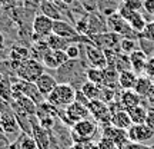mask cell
I'll return each instance as SVG.
<instances>
[{"mask_svg":"<svg viewBox=\"0 0 154 149\" xmlns=\"http://www.w3.org/2000/svg\"><path fill=\"white\" fill-rule=\"evenodd\" d=\"M76 89L70 83H57V86L46 99H47V103H50L53 108L66 109L67 106L72 105L76 100Z\"/></svg>","mask_w":154,"mask_h":149,"instance_id":"1","label":"cell"},{"mask_svg":"<svg viewBox=\"0 0 154 149\" xmlns=\"http://www.w3.org/2000/svg\"><path fill=\"white\" fill-rule=\"evenodd\" d=\"M96 132H97V125L90 119H83L73 125L70 135H72L73 144L86 145L88 142H93Z\"/></svg>","mask_w":154,"mask_h":149,"instance_id":"2","label":"cell"},{"mask_svg":"<svg viewBox=\"0 0 154 149\" xmlns=\"http://www.w3.org/2000/svg\"><path fill=\"white\" fill-rule=\"evenodd\" d=\"M14 70H16L19 79H22L27 83H36V80L44 73V66L43 63L30 57L27 60L22 62L20 65H17L14 67Z\"/></svg>","mask_w":154,"mask_h":149,"instance_id":"3","label":"cell"},{"mask_svg":"<svg viewBox=\"0 0 154 149\" xmlns=\"http://www.w3.org/2000/svg\"><path fill=\"white\" fill-rule=\"evenodd\" d=\"M107 28L110 29V32H114L121 37H133L136 33L131 29V26L128 24V22L119 11H116L111 16L107 17Z\"/></svg>","mask_w":154,"mask_h":149,"instance_id":"4","label":"cell"},{"mask_svg":"<svg viewBox=\"0 0 154 149\" xmlns=\"http://www.w3.org/2000/svg\"><path fill=\"white\" fill-rule=\"evenodd\" d=\"M87 108H88V111H90V115H93V118L96 121L103 123L104 126L110 125L113 112H111L109 103L103 102L101 99H96V100H90Z\"/></svg>","mask_w":154,"mask_h":149,"instance_id":"5","label":"cell"},{"mask_svg":"<svg viewBox=\"0 0 154 149\" xmlns=\"http://www.w3.org/2000/svg\"><path fill=\"white\" fill-rule=\"evenodd\" d=\"M117 11L128 22V24L131 26V29L136 33L140 34L146 29V26H147V22H146L144 16L138 10H133L130 7H127L126 5H123V6H120V9Z\"/></svg>","mask_w":154,"mask_h":149,"instance_id":"6","label":"cell"},{"mask_svg":"<svg viewBox=\"0 0 154 149\" xmlns=\"http://www.w3.org/2000/svg\"><path fill=\"white\" fill-rule=\"evenodd\" d=\"M127 133H128V141L133 142V144H138V145L147 144V142H150L154 138V131L150 126H147L146 123L133 125L127 131Z\"/></svg>","mask_w":154,"mask_h":149,"instance_id":"7","label":"cell"},{"mask_svg":"<svg viewBox=\"0 0 154 149\" xmlns=\"http://www.w3.org/2000/svg\"><path fill=\"white\" fill-rule=\"evenodd\" d=\"M64 115H66V122L73 126L77 122L87 119V116L90 115V111H88L87 105H84L79 100H74L72 105H69L64 109Z\"/></svg>","mask_w":154,"mask_h":149,"instance_id":"8","label":"cell"},{"mask_svg":"<svg viewBox=\"0 0 154 149\" xmlns=\"http://www.w3.org/2000/svg\"><path fill=\"white\" fill-rule=\"evenodd\" d=\"M93 43L100 47V49H116L117 46L120 47V42H121V36H119L114 32H107V33H96V34H90Z\"/></svg>","mask_w":154,"mask_h":149,"instance_id":"9","label":"cell"},{"mask_svg":"<svg viewBox=\"0 0 154 149\" xmlns=\"http://www.w3.org/2000/svg\"><path fill=\"white\" fill-rule=\"evenodd\" d=\"M42 62H43V66L49 69H60L69 62V57L66 55V50H49L42 57Z\"/></svg>","mask_w":154,"mask_h":149,"instance_id":"10","label":"cell"},{"mask_svg":"<svg viewBox=\"0 0 154 149\" xmlns=\"http://www.w3.org/2000/svg\"><path fill=\"white\" fill-rule=\"evenodd\" d=\"M84 49H86L87 60L90 62L91 66L99 67V69H104V67H107V60H106V56H104V50L97 47L94 43L86 44Z\"/></svg>","mask_w":154,"mask_h":149,"instance_id":"11","label":"cell"},{"mask_svg":"<svg viewBox=\"0 0 154 149\" xmlns=\"http://www.w3.org/2000/svg\"><path fill=\"white\" fill-rule=\"evenodd\" d=\"M53 22L54 20L40 13L33 20V32L38 37H49L53 33Z\"/></svg>","mask_w":154,"mask_h":149,"instance_id":"12","label":"cell"},{"mask_svg":"<svg viewBox=\"0 0 154 149\" xmlns=\"http://www.w3.org/2000/svg\"><path fill=\"white\" fill-rule=\"evenodd\" d=\"M103 136H107L110 138L113 142L116 144L117 149H121L124 145H127L130 141H128V133L124 129H119V128H114L111 125H107L104 126V131H103Z\"/></svg>","mask_w":154,"mask_h":149,"instance_id":"13","label":"cell"},{"mask_svg":"<svg viewBox=\"0 0 154 149\" xmlns=\"http://www.w3.org/2000/svg\"><path fill=\"white\" fill-rule=\"evenodd\" d=\"M14 109H16L17 115H23V116H32L36 115L37 112V103L33 102V100L27 98V96H20L14 100Z\"/></svg>","mask_w":154,"mask_h":149,"instance_id":"14","label":"cell"},{"mask_svg":"<svg viewBox=\"0 0 154 149\" xmlns=\"http://www.w3.org/2000/svg\"><path fill=\"white\" fill-rule=\"evenodd\" d=\"M53 33L63 39L70 40V39L76 37L77 34H79V32H77V29L73 28L70 23H67L66 20L60 19V20H54L53 22Z\"/></svg>","mask_w":154,"mask_h":149,"instance_id":"15","label":"cell"},{"mask_svg":"<svg viewBox=\"0 0 154 149\" xmlns=\"http://www.w3.org/2000/svg\"><path fill=\"white\" fill-rule=\"evenodd\" d=\"M0 125H2V129H3V132H5L6 135L13 136V135L20 133V125H19V122H17L16 115H13L11 112L2 115V118H0Z\"/></svg>","mask_w":154,"mask_h":149,"instance_id":"16","label":"cell"},{"mask_svg":"<svg viewBox=\"0 0 154 149\" xmlns=\"http://www.w3.org/2000/svg\"><path fill=\"white\" fill-rule=\"evenodd\" d=\"M110 125L114 128H119V129L128 131V129L133 126V122H131L130 115H128V112H127L126 109H117V111H114L113 115H111Z\"/></svg>","mask_w":154,"mask_h":149,"instance_id":"17","label":"cell"},{"mask_svg":"<svg viewBox=\"0 0 154 149\" xmlns=\"http://www.w3.org/2000/svg\"><path fill=\"white\" fill-rule=\"evenodd\" d=\"M130 56V62H131V70L137 75H141L143 72H146V66L149 62V56L144 53L141 49L134 50Z\"/></svg>","mask_w":154,"mask_h":149,"instance_id":"18","label":"cell"},{"mask_svg":"<svg viewBox=\"0 0 154 149\" xmlns=\"http://www.w3.org/2000/svg\"><path fill=\"white\" fill-rule=\"evenodd\" d=\"M141 96L137 95V92L131 89V90H123L121 92V96H120V105H121V109H131V108H136L141 103Z\"/></svg>","mask_w":154,"mask_h":149,"instance_id":"19","label":"cell"},{"mask_svg":"<svg viewBox=\"0 0 154 149\" xmlns=\"http://www.w3.org/2000/svg\"><path fill=\"white\" fill-rule=\"evenodd\" d=\"M36 86H37V89L40 90V93L47 98V96L53 92V89L57 86V80H56L51 75H49V73H43V75L36 80Z\"/></svg>","mask_w":154,"mask_h":149,"instance_id":"20","label":"cell"},{"mask_svg":"<svg viewBox=\"0 0 154 149\" xmlns=\"http://www.w3.org/2000/svg\"><path fill=\"white\" fill-rule=\"evenodd\" d=\"M138 80V75L133 70H124L119 75V86L123 90H131L136 88V83Z\"/></svg>","mask_w":154,"mask_h":149,"instance_id":"21","label":"cell"},{"mask_svg":"<svg viewBox=\"0 0 154 149\" xmlns=\"http://www.w3.org/2000/svg\"><path fill=\"white\" fill-rule=\"evenodd\" d=\"M80 92L87 98L88 102L101 98V86H99V85H96V83H93V82H90V80L83 83Z\"/></svg>","mask_w":154,"mask_h":149,"instance_id":"22","label":"cell"},{"mask_svg":"<svg viewBox=\"0 0 154 149\" xmlns=\"http://www.w3.org/2000/svg\"><path fill=\"white\" fill-rule=\"evenodd\" d=\"M151 89H153V80L149 76H138V80L136 83L134 90L140 95L141 98H149L151 95Z\"/></svg>","mask_w":154,"mask_h":149,"instance_id":"23","label":"cell"},{"mask_svg":"<svg viewBox=\"0 0 154 149\" xmlns=\"http://www.w3.org/2000/svg\"><path fill=\"white\" fill-rule=\"evenodd\" d=\"M40 9H42V15L50 17L51 20H60L61 19V15H60L59 7H57L53 2H50V0H42V3H40Z\"/></svg>","mask_w":154,"mask_h":149,"instance_id":"24","label":"cell"},{"mask_svg":"<svg viewBox=\"0 0 154 149\" xmlns=\"http://www.w3.org/2000/svg\"><path fill=\"white\" fill-rule=\"evenodd\" d=\"M10 59L13 60V66L16 67L22 62L30 59V50L27 47H24V46H14L10 50Z\"/></svg>","mask_w":154,"mask_h":149,"instance_id":"25","label":"cell"},{"mask_svg":"<svg viewBox=\"0 0 154 149\" xmlns=\"http://www.w3.org/2000/svg\"><path fill=\"white\" fill-rule=\"evenodd\" d=\"M127 112H128V115H130V118H131L133 125H141V123H146L149 111H147L144 106L138 105V106H136V108L128 109Z\"/></svg>","mask_w":154,"mask_h":149,"instance_id":"26","label":"cell"},{"mask_svg":"<svg viewBox=\"0 0 154 149\" xmlns=\"http://www.w3.org/2000/svg\"><path fill=\"white\" fill-rule=\"evenodd\" d=\"M23 95L27 96V98H30V99L33 100V102H36L37 105L43 102V95L40 93V90L37 89L36 83L24 82V86H23Z\"/></svg>","mask_w":154,"mask_h":149,"instance_id":"27","label":"cell"},{"mask_svg":"<svg viewBox=\"0 0 154 149\" xmlns=\"http://www.w3.org/2000/svg\"><path fill=\"white\" fill-rule=\"evenodd\" d=\"M119 70L116 67H104L103 69V77H104V85L107 88H113L114 89L116 85H119Z\"/></svg>","mask_w":154,"mask_h":149,"instance_id":"28","label":"cell"},{"mask_svg":"<svg viewBox=\"0 0 154 149\" xmlns=\"http://www.w3.org/2000/svg\"><path fill=\"white\" fill-rule=\"evenodd\" d=\"M46 42L49 44L50 50H66L67 46L70 44L67 39H63L54 33H51L49 37H46Z\"/></svg>","mask_w":154,"mask_h":149,"instance_id":"29","label":"cell"},{"mask_svg":"<svg viewBox=\"0 0 154 149\" xmlns=\"http://www.w3.org/2000/svg\"><path fill=\"white\" fill-rule=\"evenodd\" d=\"M86 76H87V80L96 83L99 86H103L104 85V77H103V69H99V67H88L86 70Z\"/></svg>","mask_w":154,"mask_h":149,"instance_id":"30","label":"cell"},{"mask_svg":"<svg viewBox=\"0 0 154 149\" xmlns=\"http://www.w3.org/2000/svg\"><path fill=\"white\" fill-rule=\"evenodd\" d=\"M0 99L3 102H10L13 99V88L9 79H3L0 82Z\"/></svg>","mask_w":154,"mask_h":149,"instance_id":"31","label":"cell"},{"mask_svg":"<svg viewBox=\"0 0 154 149\" xmlns=\"http://www.w3.org/2000/svg\"><path fill=\"white\" fill-rule=\"evenodd\" d=\"M17 145H19V149H38L37 141L29 133H23L17 141Z\"/></svg>","mask_w":154,"mask_h":149,"instance_id":"32","label":"cell"},{"mask_svg":"<svg viewBox=\"0 0 154 149\" xmlns=\"http://www.w3.org/2000/svg\"><path fill=\"white\" fill-rule=\"evenodd\" d=\"M138 49V43L133 37H123L120 42V50L126 55H131L134 50Z\"/></svg>","mask_w":154,"mask_h":149,"instance_id":"33","label":"cell"},{"mask_svg":"<svg viewBox=\"0 0 154 149\" xmlns=\"http://www.w3.org/2000/svg\"><path fill=\"white\" fill-rule=\"evenodd\" d=\"M116 69L120 72H124V70H131V62H130V56L126 55V53H119V57H117V62H116Z\"/></svg>","mask_w":154,"mask_h":149,"instance_id":"34","label":"cell"},{"mask_svg":"<svg viewBox=\"0 0 154 149\" xmlns=\"http://www.w3.org/2000/svg\"><path fill=\"white\" fill-rule=\"evenodd\" d=\"M66 55L69 57V60H77L80 59V47L77 43H70L66 49Z\"/></svg>","mask_w":154,"mask_h":149,"instance_id":"35","label":"cell"},{"mask_svg":"<svg viewBox=\"0 0 154 149\" xmlns=\"http://www.w3.org/2000/svg\"><path fill=\"white\" fill-rule=\"evenodd\" d=\"M116 96V92L113 88H107V86H101V98L100 99L106 102V103H111Z\"/></svg>","mask_w":154,"mask_h":149,"instance_id":"36","label":"cell"},{"mask_svg":"<svg viewBox=\"0 0 154 149\" xmlns=\"http://www.w3.org/2000/svg\"><path fill=\"white\" fill-rule=\"evenodd\" d=\"M97 146H99V149H117L116 144L107 136H101L97 142Z\"/></svg>","mask_w":154,"mask_h":149,"instance_id":"37","label":"cell"},{"mask_svg":"<svg viewBox=\"0 0 154 149\" xmlns=\"http://www.w3.org/2000/svg\"><path fill=\"white\" fill-rule=\"evenodd\" d=\"M140 36H141L143 39H147V40H151V42H154V22L147 23L146 29H144L143 32L140 33Z\"/></svg>","mask_w":154,"mask_h":149,"instance_id":"38","label":"cell"},{"mask_svg":"<svg viewBox=\"0 0 154 149\" xmlns=\"http://www.w3.org/2000/svg\"><path fill=\"white\" fill-rule=\"evenodd\" d=\"M124 5L133 10H138L140 7H143V2L141 0H124Z\"/></svg>","mask_w":154,"mask_h":149,"instance_id":"39","label":"cell"},{"mask_svg":"<svg viewBox=\"0 0 154 149\" xmlns=\"http://www.w3.org/2000/svg\"><path fill=\"white\" fill-rule=\"evenodd\" d=\"M146 73L149 77H154V57H150L146 66Z\"/></svg>","mask_w":154,"mask_h":149,"instance_id":"40","label":"cell"},{"mask_svg":"<svg viewBox=\"0 0 154 149\" xmlns=\"http://www.w3.org/2000/svg\"><path fill=\"white\" fill-rule=\"evenodd\" d=\"M143 7L147 13L154 15V0H143Z\"/></svg>","mask_w":154,"mask_h":149,"instance_id":"41","label":"cell"},{"mask_svg":"<svg viewBox=\"0 0 154 149\" xmlns=\"http://www.w3.org/2000/svg\"><path fill=\"white\" fill-rule=\"evenodd\" d=\"M146 125L150 126L154 131V111H149V113H147V119H146Z\"/></svg>","mask_w":154,"mask_h":149,"instance_id":"42","label":"cell"},{"mask_svg":"<svg viewBox=\"0 0 154 149\" xmlns=\"http://www.w3.org/2000/svg\"><path fill=\"white\" fill-rule=\"evenodd\" d=\"M6 47V40H5V36H3V33L0 32V52L2 50H5Z\"/></svg>","mask_w":154,"mask_h":149,"instance_id":"43","label":"cell"},{"mask_svg":"<svg viewBox=\"0 0 154 149\" xmlns=\"http://www.w3.org/2000/svg\"><path fill=\"white\" fill-rule=\"evenodd\" d=\"M84 149H99L97 144H94V142H88V144L84 145Z\"/></svg>","mask_w":154,"mask_h":149,"instance_id":"44","label":"cell"},{"mask_svg":"<svg viewBox=\"0 0 154 149\" xmlns=\"http://www.w3.org/2000/svg\"><path fill=\"white\" fill-rule=\"evenodd\" d=\"M69 149H84V145H80V144H73L72 146H69Z\"/></svg>","mask_w":154,"mask_h":149,"instance_id":"45","label":"cell"},{"mask_svg":"<svg viewBox=\"0 0 154 149\" xmlns=\"http://www.w3.org/2000/svg\"><path fill=\"white\" fill-rule=\"evenodd\" d=\"M63 5H66V6H72L73 3H74V0H60Z\"/></svg>","mask_w":154,"mask_h":149,"instance_id":"46","label":"cell"},{"mask_svg":"<svg viewBox=\"0 0 154 149\" xmlns=\"http://www.w3.org/2000/svg\"><path fill=\"white\" fill-rule=\"evenodd\" d=\"M151 95H154V80H153V89H151Z\"/></svg>","mask_w":154,"mask_h":149,"instance_id":"47","label":"cell"},{"mask_svg":"<svg viewBox=\"0 0 154 149\" xmlns=\"http://www.w3.org/2000/svg\"><path fill=\"white\" fill-rule=\"evenodd\" d=\"M3 79H5V77H3V75H2V73H0V82H2V80H3Z\"/></svg>","mask_w":154,"mask_h":149,"instance_id":"48","label":"cell"},{"mask_svg":"<svg viewBox=\"0 0 154 149\" xmlns=\"http://www.w3.org/2000/svg\"><path fill=\"white\" fill-rule=\"evenodd\" d=\"M3 2H5V0H0V6L3 5Z\"/></svg>","mask_w":154,"mask_h":149,"instance_id":"49","label":"cell"},{"mask_svg":"<svg viewBox=\"0 0 154 149\" xmlns=\"http://www.w3.org/2000/svg\"><path fill=\"white\" fill-rule=\"evenodd\" d=\"M2 115H3V112H2V109H0V118H2Z\"/></svg>","mask_w":154,"mask_h":149,"instance_id":"50","label":"cell"}]
</instances>
